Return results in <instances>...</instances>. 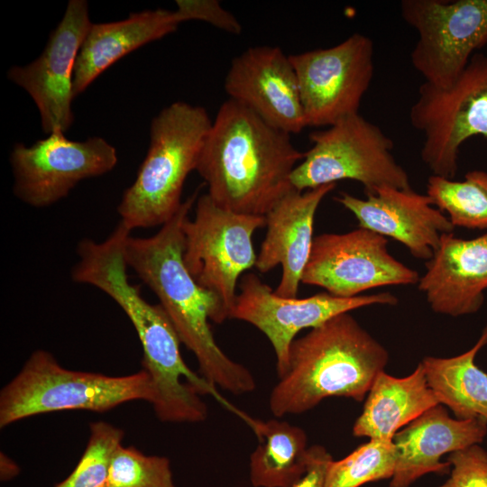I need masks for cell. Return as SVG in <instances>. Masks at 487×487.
Masks as SVG:
<instances>
[{"label":"cell","instance_id":"cell-8","mask_svg":"<svg viewBox=\"0 0 487 487\" xmlns=\"http://www.w3.org/2000/svg\"><path fill=\"white\" fill-rule=\"evenodd\" d=\"M409 120L424 135L420 156L432 175L454 179L461 145L487 137V54L474 53L449 87L420 85Z\"/></svg>","mask_w":487,"mask_h":487},{"label":"cell","instance_id":"cell-16","mask_svg":"<svg viewBox=\"0 0 487 487\" xmlns=\"http://www.w3.org/2000/svg\"><path fill=\"white\" fill-rule=\"evenodd\" d=\"M224 86L229 99L275 128L292 134L307 127L295 69L280 47L245 50L232 60Z\"/></svg>","mask_w":487,"mask_h":487},{"label":"cell","instance_id":"cell-12","mask_svg":"<svg viewBox=\"0 0 487 487\" xmlns=\"http://www.w3.org/2000/svg\"><path fill=\"white\" fill-rule=\"evenodd\" d=\"M10 163L14 195L25 204L41 208L67 197L81 180L111 171L117 163V153L101 137L71 141L57 131L32 146L15 143Z\"/></svg>","mask_w":487,"mask_h":487},{"label":"cell","instance_id":"cell-3","mask_svg":"<svg viewBox=\"0 0 487 487\" xmlns=\"http://www.w3.org/2000/svg\"><path fill=\"white\" fill-rule=\"evenodd\" d=\"M388 360L349 312L339 314L292 342L289 368L270 394L271 412L300 414L329 397L362 401Z\"/></svg>","mask_w":487,"mask_h":487},{"label":"cell","instance_id":"cell-13","mask_svg":"<svg viewBox=\"0 0 487 487\" xmlns=\"http://www.w3.org/2000/svg\"><path fill=\"white\" fill-rule=\"evenodd\" d=\"M387 243L386 237L362 227L319 234L313 239L301 282L338 298H354L379 287L418 284V273L391 255Z\"/></svg>","mask_w":487,"mask_h":487},{"label":"cell","instance_id":"cell-23","mask_svg":"<svg viewBox=\"0 0 487 487\" xmlns=\"http://www.w3.org/2000/svg\"><path fill=\"white\" fill-rule=\"evenodd\" d=\"M486 345L487 325L465 353L450 358L427 356L420 363L439 404L446 405L458 419L487 420V373L474 363Z\"/></svg>","mask_w":487,"mask_h":487},{"label":"cell","instance_id":"cell-14","mask_svg":"<svg viewBox=\"0 0 487 487\" xmlns=\"http://www.w3.org/2000/svg\"><path fill=\"white\" fill-rule=\"evenodd\" d=\"M231 317L252 324L271 342L276 355L278 377L289 368V349L297 334L315 328L330 318L370 305H396L390 292L338 298L320 292L305 299L282 298L254 273L241 279Z\"/></svg>","mask_w":487,"mask_h":487},{"label":"cell","instance_id":"cell-7","mask_svg":"<svg viewBox=\"0 0 487 487\" xmlns=\"http://www.w3.org/2000/svg\"><path fill=\"white\" fill-rule=\"evenodd\" d=\"M309 140L313 146L290 176L295 190L303 192L341 179L360 182L365 195L382 187L411 188L408 173L391 153L392 140L359 113L312 132Z\"/></svg>","mask_w":487,"mask_h":487},{"label":"cell","instance_id":"cell-31","mask_svg":"<svg viewBox=\"0 0 487 487\" xmlns=\"http://www.w3.org/2000/svg\"><path fill=\"white\" fill-rule=\"evenodd\" d=\"M332 461V455L324 446H309L306 473L291 487H324L327 469Z\"/></svg>","mask_w":487,"mask_h":487},{"label":"cell","instance_id":"cell-1","mask_svg":"<svg viewBox=\"0 0 487 487\" xmlns=\"http://www.w3.org/2000/svg\"><path fill=\"white\" fill-rule=\"evenodd\" d=\"M198 190L182 202L174 216L149 237L128 236L124 260L157 296L180 342L197 358L200 375L216 388L235 395L255 389L250 371L217 345L209 321L228 319L219 299L199 286L183 262V226L198 199Z\"/></svg>","mask_w":487,"mask_h":487},{"label":"cell","instance_id":"cell-27","mask_svg":"<svg viewBox=\"0 0 487 487\" xmlns=\"http://www.w3.org/2000/svg\"><path fill=\"white\" fill-rule=\"evenodd\" d=\"M86 449L73 472L54 487H106L115 451L121 445L124 431L107 422L89 425Z\"/></svg>","mask_w":487,"mask_h":487},{"label":"cell","instance_id":"cell-25","mask_svg":"<svg viewBox=\"0 0 487 487\" xmlns=\"http://www.w3.org/2000/svg\"><path fill=\"white\" fill-rule=\"evenodd\" d=\"M427 195L435 207L447 213L455 227L487 229L486 171H468L462 181L432 175L427 179Z\"/></svg>","mask_w":487,"mask_h":487},{"label":"cell","instance_id":"cell-5","mask_svg":"<svg viewBox=\"0 0 487 487\" xmlns=\"http://www.w3.org/2000/svg\"><path fill=\"white\" fill-rule=\"evenodd\" d=\"M211 124L204 107L181 101L152 119L147 154L117 207L120 222L128 229L163 225L174 216Z\"/></svg>","mask_w":487,"mask_h":487},{"label":"cell","instance_id":"cell-11","mask_svg":"<svg viewBox=\"0 0 487 487\" xmlns=\"http://www.w3.org/2000/svg\"><path fill=\"white\" fill-rule=\"evenodd\" d=\"M372 41L355 32L342 42L289 56L306 125L330 126L358 114L374 72Z\"/></svg>","mask_w":487,"mask_h":487},{"label":"cell","instance_id":"cell-10","mask_svg":"<svg viewBox=\"0 0 487 487\" xmlns=\"http://www.w3.org/2000/svg\"><path fill=\"white\" fill-rule=\"evenodd\" d=\"M400 13L418 34L411 63L436 87H449L487 44V0H403Z\"/></svg>","mask_w":487,"mask_h":487},{"label":"cell","instance_id":"cell-30","mask_svg":"<svg viewBox=\"0 0 487 487\" xmlns=\"http://www.w3.org/2000/svg\"><path fill=\"white\" fill-rule=\"evenodd\" d=\"M176 3V10L182 14L185 22H206L233 34L242 32L239 21L216 0H178Z\"/></svg>","mask_w":487,"mask_h":487},{"label":"cell","instance_id":"cell-26","mask_svg":"<svg viewBox=\"0 0 487 487\" xmlns=\"http://www.w3.org/2000/svg\"><path fill=\"white\" fill-rule=\"evenodd\" d=\"M395 464L392 442L370 440L345 458L330 463L324 487H360L367 482L391 478Z\"/></svg>","mask_w":487,"mask_h":487},{"label":"cell","instance_id":"cell-20","mask_svg":"<svg viewBox=\"0 0 487 487\" xmlns=\"http://www.w3.org/2000/svg\"><path fill=\"white\" fill-rule=\"evenodd\" d=\"M486 434V419L452 418L441 404L432 407L394 435L396 464L389 487H409L424 474L447 472L451 464L440 461L444 455L480 444Z\"/></svg>","mask_w":487,"mask_h":487},{"label":"cell","instance_id":"cell-18","mask_svg":"<svg viewBox=\"0 0 487 487\" xmlns=\"http://www.w3.org/2000/svg\"><path fill=\"white\" fill-rule=\"evenodd\" d=\"M335 188V183L303 192L293 188L265 216L267 232L254 266L266 273L281 265V280L274 290L278 296L297 298L311 253L316 211Z\"/></svg>","mask_w":487,"mask_h":487},{"label":"cell","instance_id":"cell-19","mask_svg":"<svg viewBox=\"0 0 487 487\" xmlns=\"http://www.w3.org/2000/svg\"><path fill=\"white\" fill-rule=\"evenodd\" d=\"M426 268L418 288L434 312L451 317L476 313L487 289V233L470 240L443 234Z\"/></svg>","mask_w":487,"mask_h":487},{"label":"cell","instance_id":"cell-2","mask_svg":"<svg viewBox=\"0 0 487 487\" xmlns=\"http://www.w3.org/2000/svg\"><path fill=\"white\" fill-rule=\"evenodd\" d=\"M303 158L290 134L228 99L212 121L196 170L220 207L265 216L293 189L290 176Z\"/></svg>","mask_w":487,"mask_h":487},{"label":"cell","instance_id":"cell-9","mask_svg":"<svg viewBox=\"0 0 487 487\" xmlns=\"http://www.w3.org/2000/svg\"><path fill=\"white\" fill-rule=\"evenodd\" d=\"M265 216L235 213L217 206L207 194L198 198L195 216L185 221L183 262L196 282L214 294L231 317L238 278L255 265V230Z\"/></svg>","mask_w":487,"mask_h":487},{"label":"cell","instance_id":"cell-32","mask_svg":"<svg viewBox=\"0 0 487 487\" xmlns=\"http://www.w3.org/2000/svg\"><path fill=\"white\" fill-rule=\"evenodd\" d=\"M19 466L5 454L0 455V476L2 481H8L18 475Z\"/></svg>","mask_w":487,"mask_h":487},{"label":"cell","instance_id":"cell-15","mask_svg":"<svg viewBox=\"0 0 487 487\" xmlns=\"http://www.w3.org/2000/svg\"><path fill=\"white\" fill-rule=\"evenodd\" d=\"M92 25L85 0L69 1L41 54L25 66L9 69L7 78L34 101L44 133L67 132L73 122V75L77 57Z\"/></svg>","mask_w":487,"mask_h":487},{"label":"cell","instance_id":"cell-28","mask_svg":"<svg viewBox=\"0 0 487 487\" xmlns=\"http://www.w3.org/2000/svg\"><path fill=\"white\" fill-rule=\"evenodd\" d=\"M106 487H176L170 462L146 455L134 446H118L112 457Z\"/></svg>","mask_w":487,"mask_h":487},{"label":"cell","instance_id":"cell-17","mask_svg":"<svg viewBox=\"0 0 487 487\" xmlns=\"http://www.w3.org/2000/svg\"><path fill=\"white\" fill-rule=\"evenodd\" d=\"M365 196L341 192L335 199L354 214L359 227L397 240L415 258L428 261L442 235L455 228L427 194L412 188L382 187Z\"/></svg>","mask_w":487,"mask_h":487},{"label":"cell","instance_id":"cell-21","mask_svg":"<svg viewBox=\"0 0 487 487\" xmlns=\"http://www.w3.org/2000/svg\"><path fill=\"white\" fill-rule=\"evenodd\" d=\"M182 14L175 10H144L126 19L92 23L74 67V96L87 87L105 70L133 51L175 32Z\"/></svg>","mask_w":487,"mask_h":487},{"label":"cell","instance_id":"cell-22","mask_svg":"<svg viewBox=\"0 0 487 487\" xmlns=\"http://www.w3.org/2000/svg\"><path fill=\"white\" fill-rule=\"evenodd\" d=\"M356 419L353 434L370 440L392 442L398 430L439 404L427 384L421 363L407 377L381 372L375 378Z\"/></svg>","mask_w":487,"mask_h":487},{"label":"cell","instance_id":"cell-4","mask_svg":"<svg viewBox=\"0 0 487 487\" xmlns=\"http://www.w3.org/2000/svg\"><path fill=\"white\" fill-rule=\"evenodd\" d=\"M126 270L123 260H108L95 271L92 284L124 310L138 335L142 369L151 376L155 391L152 405L157 418L175 423L205 420L207 407L202 395L225 401L214 385L186 364L180 339L168 315L160 304H150L142 297L140 288L129 281Z\"/></svg>","mask_w":487,"mask_h":487},{"label":"cell","instance_id":"cell-24","mask_svg":"<svg viewBox=\"0 0 487 487\" xmlns=\"http://www.w3.org/2000/svg\"><path fill=\"white\" fill-rule=\"evenodd\" d=\"M258 445L250 456L254 487H291L306 473L308 448L305 431L287 421L250 418Z\"/></svg>","mask_w":487,"mask_h":487},{"label":"cell","instance_id":"cell-6","mask_svg":"<svg viewBox=\"0 0 487 487\" xmlns=\"http://www.w3.org/2000/svg\"><path fill=\"white\" fill-rule=\"evenodd\" d=\"M155 391L149 373L108 376L71 371L45 350H36L0 393V427L42 413L62 410L108 411L123 403L153 402Z\"/></svg>","mask_w":487,"mask_h":487},{"label":"cell","instance_id":"cell-29","mask_svg":"<svg viewBox=\"0 0 487 487\" xmlns=\"http://www.w3.org/2000/svg\"><path fill=\"white\" fill-rule=\"evenodd\" d=\"M452 471L438 487H487V451L479 444L449 454Z\"/></svg>","mask_w":487,"mask_h":487}]
</instances>
